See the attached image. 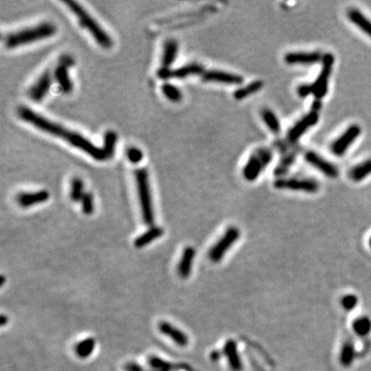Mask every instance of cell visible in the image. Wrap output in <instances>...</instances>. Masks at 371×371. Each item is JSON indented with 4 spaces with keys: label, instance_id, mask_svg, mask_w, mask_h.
I'll list each match as a JSON object with an SVG mask.
<instances>
[{
    "label": "cell",
    "instance_id": "7c38bea8",
    "mask_svg": "<svg viewBox=\"0 0 371 371\" xmlns=\"http://www.w3.org/2000/svg\"><path fill=\"white\" fill-rule=\"evenodd\" d=\"M317 121H319V113L312 111L290 129L287 136L288 142L292 143H296L307 130L314 127Z\"/></svg>",
    "mask_w": 371,
    "mask_h": 371
},
{
    "label": "cell",
    "instance_id": "d6986e66",
    "mask_svg": "<svg viewBox=\"0 0 371 371\" xmlns=\"http://www.w3.org/2000/svg\"><path fill=\"white\" fill-rule=\"evenodd\" d=\"M347 18L360 30H362L371 38V21L358 8L351 7L347 10Z\"/></svg>",
    "mask_w": 371,
    "mask_h": 371
},
{
    "label": "cell",
    "instance_id": "ab89813d",
    "mask_svg": "<svg viewBox=\"0 0 371 371\" xmlns=\"http://www.w3.org/2000/svg\"><path fill=\"white\" fill-rule=\"evenodd\" d=\"M60 63H61V64H64L67 67H69V66H71L73 64L74 61H73V59L69 55H63V56L60 57Z\"/></svg>",
    "mask_w": 371,
    "mask_h": 371
},
{
    "label": "cell",
    "instance_id": "44dd1931",
    "mask_svg": "<svg viewBox=\"0 0 371 371\" xmlns=\"http://www.w3.org/2000/svg\"><path fill=\"white\" fill-rule=\"evenodd\" d=\"M54 79L61 92L69 94L72 91V83L68 76V67L66 65L59 63V65H57L54 70Z\"/></svg>",
    "mask_w": 371,
    "mask_h": 371
},
{
    "label": "cell",
    "instance_id": "30bf717a",
    "mask_svg": "<svg viewBox=\"0 0 371 371\" xmlns=\"http://www.w3.org/2000/svg\"><path fill=\"white\" fill-rule=\"evenodd\" d=\"M361 133V127L357 124H353L333 142L331 144V151L334 155L341 157L348 150V147L358 139V136Z\"/></svg>",
    "mask_w": 371,
    "mask_h": 371
},
{
    "label": "cell",
    "instance_id": "9c48e42d",
    "mask_svg": "<svg viewBox=\"0 0 371 371\" xmlns=\"http://www.w3.org/2000/svg\"><path fill=\"white\" fill-rule=\"evenodd\" d=\"M205 71L204 67L202 64L197 62H192L189 63V64H186L182 67H178L176 69H169V68H164L160 67L157 71V76L158 78H160L162 80H167V79H185L190 76H200Z\"/></svg>",
    "mask_w": 371,
    "mask_h": 371
},
{
    "label": "cell",
    "instance_id": "8992f818",
    "mask_svg": "<svg viewBox=\"0 0 371 371\" xmlns=\"http://www.w3.org/2000/svg\"><path fill=\"white\" fill-rule=\"evenodd\" d=\"M323 66L322 70L316 80L312 83L313 86V95L317 100H321L326 96L328 92V81L331 76L333 64H334V56L330 53H327L323 57Z\"/></svg>",
    "mask_w": 371,
    "mask_h": 371
},
{
    "label": "cell",
    "instance_id": "ffe728a7",
    "mask_svg": "<svg viewBox=\"0 0 371 371\" xmlns=\"http://www.w3.org/2000/svg\"><path fill=\"white\" fill-rule=\"evenodd\" d=\"M224 355L228 360V364L233 371H241L242 362L237 352V345L234 341H228L224 346Z\"/></svg>",
    "mask_w": 371,
    "mask_h": 371
},
{
    "label": "cell",
    "instance_id": "e575fe53",
    "mask_svg": "<svg viewBox=\"0 0 371 371\" xmlns=\"http://www.w3.org/2000/svg\"><path fill=\"white\" fill-rule=\"evenodd\" d=\"M126 156H127V159L129 160V162L133 164H139L143 160V154L139 147L129 146L126 151Z\"/></svg>",
    "mask_w": 371,
    "mask_h": 371
},
{
    "label": "cell",
    "instance_id": "74e56055",
    "mask_svg": "<svg viewBox=\"0 0 371 371\" xmlns=\"http://www.w3.org/2000/svg\"><path fill=\"white\" fill-rule=\"evenodd\" d=\"M297 94L299 95L300 97H306L309 95L313 94V86L312 84H302L300 86L297 88Z\"/></svg>",
    "mask_w": 371,
    "mask_h": 371
},
{
    "label": "cell",
    "instance_id": "1f68e13d",
    "mask_svg": "<svg viewBox=\"0 0 371 371\" xmlns=\"http://www.w3.org/2000/svg\"><path fill=\"white\" fill-rule=\"evenodd\" d=\"M84 192V183L80 177H73L70 183V199L73 202H79L82 200Z\"/></svg>",
    "mask_w": 371,
    "mask_h": 371
},
{
    "label": "cell",
    "instance_id": "6da1fadb",
    "mask_svg": "<svg viewBox=\"0 0 371 371\" xmlns=\"http://www.w3.org/2000/svg\"><path fill=\"white\" fill-rule=\"evenodd\" d=\"M18 114L22 120L28 122L32 126L36 127L39 130L45 131L46 133L52 134L54 136L60 137V139L64 140L71 145L76 146L83 152L90 155L95 160L98 161H104L108 160V157L105 155V152L102 147H98L92 143L88 139L83 136L82 134L68 130L64 127L61 126L60 124L52 122L45 116L38 114L37 113L30 110L27 107H20L18 109Z\"/></svg>",
    "mask_w": 371,
    "mask_h": 371
},
{
    "label": "cell",
    "instance_id": "ee69618b",
    "mask_svg": "<svg viewBox=\"0 0 371 371\" xmlns=\"http://www.w3.org/2000/svg\"><path fill=\"white\" fill-rule=\"evenodd\" d=\"M4 282H5V278H4V277H3V275H2V277H1V285H3Z\"/></svg>",
    "mask_w": 371,
    "mask_h": 371
},
{
    "label": "cell",
    "instance_id": "d6a6232c",
    "mask_svg": "<svg viewBox=\"0 0 371 371\" xmlns=\"http://www.w3.org/2000/svg\"><path fill=\"white\" fill-rule=\"evenodd\" d=\"M148 364L150 366L157 371H171L173 368V365L167 361H164L163 359L158 358L155 356H152L148 358Z\"/></svg>",
    "mask_w": 371,
    "mask_h": 371
},
{
    "label": "cell",
    "instance_id": "7bdbcfd3",
    "mask_svg": "<svg viewBox=\"0 0 371 371\" xmlns=\"http://www.w3.org/2000/svg\"><path fill=\"white\" fill-rule=\"evenodd\" d=\"M7 322V317L4 314H1V326H4Z\"/></svg>",
    "mask_w": 371,
    "mask_h": 371
},
{
    "label": "cell",
    "instance_id": "277c9868",
    "mask_svg": "<svg viewBox=\"0 0 371 371\" xmlns=\"http://www.w3.org/2000/svg\"><path fill=\"white\" fill-rule=\"evenodd\" d=\"M134 176L136 181V189L137 194H139L143 220L145 225L151 226L154 223V209L152 203L150 182H148V173L144 168H139L134 171Z\"/></svg>",
    "mask_w": 371,
    "mask_h": 371
},
{
    "label": "cell",
    "instance_id": "3957f363",
    "mask_svg": "<svg viewBox=\"0 0 371 371\" xmlns=\"http://www.w3.org/2000/svg\"><path fill=\"white\" fill-rule=\"evenodd\" d=\"M64 2L71 9V12L76 14L81 26L89 31L90 34L96 40L99 46L105 49H110L113 46L112 37L101 28V26L96 22V20L90 16L83 6L80 5V3L74 1V0H64Z\"/></svg>",
    "mask_w": 371,
    "mask_h": 371
},
{
    "label": "cell",
    "instance_id": "f546056e",
    "mask_svg": "<svg viewBox=\"0 0 371 371\" xmlns=\"http://www.w3.org/2000/svg\"><path fill=\"white\" fill-rule=\"evenodd\" d=\"M161 90L164 96L171 102H179L183 98V94L181 90L172 84H168V83L163 84Z\"/></svg>",
    "mask_w": 371,
    "mask_h": 371
},
{
    "label": "cell",
    "instance_id": "60d3db41",
    "mask_svg": "<svg viewBox=\"0 0 371 371\" xmlns=\"http://www.w3.org/2000/svg\"><path fill=\"white\" fill-rule=\"evenodd\" d=\"M321 107H322V103H321V101L320 100H315L314 103H313V112H319V110L321 109Z\"/></svg>",
    "mask_w": 371,
    "mask_h": 371
},
{
    "label": "cell",
    "instance_id": "4fadbf2b",
    "mask_svg": "<svg viewBox=\"0 0 371 371\" xmlns=\"http://www.w3.org/2000/svg\"><path fill=\"white\" fill-rule=\"evenodd\" d=\"M52 84L51 71L46 70L40 74V77L28 90V96L33 101L39 102L45 98Z\"/></svg>",
    "mask_w": 371,
    "mask_h": 371
},
{
    "label": "cell",
    "instance_id": "f1b7e54d",
    "mask_svg": "<svg viewBox=\"0 0 371 371\" xmlns=\"http://www.w3.org/2000/svg\"><path fill=\"white\" fill-rule=\"evenodd\" d=\"M116 140H118V136H116V133L114 131L109 130L104 133L102 148L104 150L108 159H111L114 155Z\"/></svg>",
    "mask_w": 371,
    "mask_h": 371
},
{
    "label": "cell",
    "instance_id": "2e32d148",
    "mask_svg": "<svg viewBox=\"0 0 371 371\" xmlns=\"http://www.w3.org/2000/svg\"><path fill=\"white\" fill-rule=\"evenodd\" d=\"M50 194L47 190H40L36 192H21L16 196V200L21 207H30L32 205L46 202Z\"/></svg>",
    "mask_w": 371,
    "mask_h": 371
},
{
    "label": "cell",
    "instance_id": "b9f144b4",
    "mask_svg": "<svg viewBox=\"0 0 371 371\" xmlns=\"http://www.w3.org/2000/svg\"><path fill=\"white\" fill-rule=\"evenodd\" d=\"M220 357H221V353L218 352V351H214V352H211V354H210V359L213 360V361H218Z\"/></svg>",
    "mask_w": 371,
    "mask_h": 371
},
{
    "label": "cell",
    "instance_id": "8d00e7d4",
    "mask_svg": "<svg viewBox=\"0 0 371 371\" xmlns=\"http://www.w3.org/2000/svg\"><path fill=\"white\" fill-rule=\"evenodd\" d=\"M358 304V298L356 295L348 294L342 297V305L345 311H352Z\"/></svg>",
    "mask_w": 371,
    "mask_h": 371
},
{
    "label": "cell",
    "instance_id": "603a6c76",
    "mask_svg": "<svg viewBox=\"0 0 371 371\" xmlns=\"http://www.w3.org/2000/svg\"><path fill=\"white\" fill-rule=\"evenodd\" d=\"M163 229L160 227H152L145 231L143 234L137 237L134 240V246L137 249H142L147 245H150L151 242L156 240L157 238L161 237L163 235Z\"/></svg>",
    "mask_w": 371,
    "mask_h": 371
},
{
    "label": "cell",
    "instance_id": "f35d334b",
    "mask_svg": "<svg viewBox=\"0 0 371 371\" xmlns=\"http://www.w3.org/2000/svg\"><path fill=\"white\" fill-rule=\"evenodd\" d=\"M124 371H143V368L135 362L126 363L123 367Z\"/></svg>",
    "mask_w": 371,
    "mask_h": 371
},
{
    "label": "cell",
    "instance_id": "4dcf8cb0",
    "mask_svg": "<svg viewBox=\"0 0 371 371\" xmlns=\"http://www.w3.org/2000/svg\"><path fill=\"white\" fill-rule=\"evenodd\" d=\"M354 331L360 336H366L371 332V321L367 316L358 317L353 323Z\"/></svg>",
    "mask_w": 371,
    "mask_h": 371
},
{
    "label": "cell",
    "instance_id": "f6af8a7d",
    "mask_svg": "<svg viewBox=\"0 0 371 371\" xmlns=\"http://www.w3.org/2000/svg\"><path fill=\"white\" fill-rule=\"evenodd\" d=\"M369 246H370V248H371V237H370V239H369Z\"/></svg>",
    "mask_w": 371,
    "mask_h": 371
},
{
    "label": "cell",
    "instance_id": "5b68a950",
    "mask_svg": "<svg viewBox=\"0 0 371 371\" xmlns=\"http://www.w3.org/2000/svg\"><path fill=\"white\" fill-rule=\"evenodd\" d=\"M272 160V152L267 147H259L254 152L247 164L243 167L242 174L247 181L253 182L259 177L261 172Z\"/></svg>",
    "mask_w": 371,
    "mask_h": 371
},
{
    "label": "cell",
    "instance_id": "83f0119b",
    "mask_svg": "<svg viewBox=\"0 0 371 371\" xmlns=\"http://www.w3.org/2000/svg\"><path fill=\"white\" fill-rule=\"evenodd\" d=\"M355 358H356V349H355L354 344L351 342H345L342 348L341 357H339L342 365L344 367L351 366L354 362Z\"/></svg>",
    "mask_w": 371,
    "mask_h": 371
},
{
    "label": "cell",
    "instance_id": "d4e9b609",
    "mask_svg": "<svg viewBox=\"0 0 371 371\" xmlns=\"http://www.w3.org/2000/svg\"><path fill=\"white\" fill-rule=\"evenodd\" d=\"M261 116L263 121L266 124L268 127V129L273 133V134H279L281 132V123L278 119L277 114H275L271 110L269 109H264L261 112Z\"/></svg>",
    "mask_w": 371,
    "mask_h": 371
},
{
    "label": "cell",
    "instance_id": "e0dca14e",
    "mask_svg": "<svg viewBox=\"0 0 371 371\" xmlns=\"http://www.w3.org/2000/svg\"><path fill=\"white\" fill-rule=\"evenodd\" d=\"M159 330L165 336L169 337L171 341L176 343L178 346L185 347L189 343V338L186 333H184L182 330H179L178 328L169 324L168 322H161L159 324Z\"/></svg>",
    "mask_w": 371,
    "mask_h": 371
},
{
    "label": "cell",
    "instance_id": "836d02e7",
    "mask_svg": "<svg viewBox=\"0 0 371 371\" xmlns=\"http://www.w3.org/2000/svg\"><path fill=\"white\" fill-rule=\"evenodd\" d=\"M81 202H82L83 213L85 215H87V216L92 215L93 211H94V201H93L92 194L88 193V192L85 193L82 197Z\"/></svg>",
    "mask_w": 371,
    "mask_h": 371
},
{
    "label": "cell",
    "instance_id": "5bb4252c",
    "mask_svg": "<svg viewBox=\"0 0 371 371\" xmlns=\"http://www.w3.org/2000/svg\"><path fill=\"white\" fill-rule=\"evenodd\" d=\"M324 55L321 52H291L285 54V62L287 64H315V63L323 60Z\"/></svg>",
    "mask_w": 371,
    "mask_h": 371
},
{
    "label": "cell",
    "instance_id": "7402d4cb",
    "mask_svg": "<svg viewBox=\"0 0 371 371\" xmlns=\"http://www.w3.org/2000/svg\"><path fill=\"white\" fill-rule=\"evenodd\" d=\"M178 51L177 41L172 38H168L165 40L163 45V53L161 59V67L169 68L176 59Z\"/></svg>",
    "mask_w": 371,
    "mask_h": 371
},
{
    "label": "cell",
    "instance_id": "9a60e30c",
    "mask_svg": "<svg viewBox=\"0 0 371 371\" xmlns=\"http://www.w3.org/2000/svg\"><path fill=\"white\" fill-rule=\"evenodd\" d=\"M201 79L205 82H216L227 85H241L243 83L242 77L238 74L218 69H205V71L201 74Z\"/></svg>",
    "mask_w": 371,
    "mask_h": 371
},
{
    "label": "cell",
    "instance_id": "d590c367",
    "mask_svg": "<svg viewBox=\"0 0 371 371\" xmlns=\"http://www.w3.org/2000/svg\"><path fill=\"white\" fill-rule=\"evenodd\" d=\"M294 160H295V153L291 154L288 157H285L284 160L280 163L279 167L275 169V173H277V175L284 174L285 171H287L288 169L291 167V165L293 164Z\"/></svg>",
    "mask_w": 371,
    "mask_h": 371
},
{
    "label": "cell",
    "instance_id": "cb8c5ba5",
    "mask_svg": "<svg viewBox=\"0 0 371 371\" xmlns=\"http://www.w3.org/2000/svg\"><path fill=\"white\" fill-rule=\"evenodd\" d=\"M371 174V159H367V160L359 163L355 167H353L349 171V177L352 181L358 183L361 182L362 179L366 178L368 175Z\"/></svg>",
    "mask_w": 371,
    "mask_h": 371
},
{
    "label": "cell",
    "instance_id": "ac0fdd59",
    "mask_svg": "<svg viewBox=\"0 0 371 371\" xmlns=\"http://www.w3.org/2000/svg\"><path fill=\"white\" fill-rule=\"evenodd\" d=\"M195 249L193 247H187L183 254L181 260L178 262V266H177V272L178 275L182 279H187L190 277L191 272H192V267H193V262L195 258Z\"/></svg>",
    "mask_w": 371,
    "mask_h": 371
},
{
    "label": "cell",
    "instance_id": "52a82bcc",
    "mask_svg": "<svg viewBox=\"0 0 371 371\" xmlns=\"http://www.w3.org/2000/svg\"><path fill=\"white\" fill-rule=\"evenodd\" d=\"M274 187L280 190L302 191L305 193H316L320 190V184L315 179L299 177L279 178L274 182Z\"/></svg>",
    "mask_w": 371,
    "mask_h": 371
},
{
    "label": "cell",
    "instance_id": "484cf974",
    "mask_svg": "<svg viewBox=\"0 0 371 371\" xmlns=\"http://www.w3.org/2000/svg\"><path fill=\"white\" fill-rule=\"evenodd\" d=\"M263 86H264V84L262 81L252 82L251 84L247 85V86L237 89L234 92V94H233V96H234L236 100H241L248 96H251V95L253 94L259 92L263 88Z\"/></svg>",
    "mask_w": 371,
    "mask_h": 371
},
{
    "label": "cell",
    "instance_id": "7a4b0ae2",
    "mask_svg": "<svg viewBox=\"0 0 371 371\" xmlns=\"http://www.w3.org/2000/svg\"><path fill=\"white\" fill-rule=\"evenodd\" d=\"M56 33V27L49 22H42L33 27L21 29L4 36V44L8 49H14L53 36Z\"/></svg>",
    "mask_w": 371,
    "mask_h": 371
},
{
    "label": "cell",
    "instance_id": "4316f807",
    "mask_svg": "<svg viewBox=\"0 0 371 371\" xmlns=\"http://www.w3.org/2000/svg\"><path fill=\"white\" fill-rule=\"evenodd\" d=\"M95 344H96V342H95V339L92 338V337H89L87 339H85V341L80 342L76 345V348H74V351H76V354H77V356L79 358H81V359H87L94 352Z\"/></svg>",
    "mask_w": 371,
    "mask_h": 371
},
{
    "label": "cell",
    "instance_id": "ba28073f",
    "mask_svg": "<svg viewBox=\"0 0 371 371\" xmlns=\"http://www.w3.org/2000/svg\"><path fill=\"white\" fill-rule=\"evenodd\" d=\"M239 236H240V231L237 228L229 227L226 230L225 234L220 238V240L213 248L210 249L208 253L209 259L215 263L220 262L223 258H224L225 254L228 252V250L234 245L235 241L239 238Z\"/></svg>",
    "mask_w": 371,
    "mask_h": 371
},
{
    "label": "cell",
    "instance_id": "8fae6325",
    "mask_svg": "<svg viewBox=\"0 0 371 371\" xmlns=\"http://www.w3.org/2000/svg\"><path fill=\"white\" fill-rule=\"evenodd\" d=\"M304 158H305V160L309 162L313 167L316 168L317 171L323 172L326 176L331 177V178H336L339 175L338 168L333 163L326 160L325 158H323L319 154H316L315 152H313V151L306 152Z\"/></svg>",
    "mask_w": 371,
    "mask_h": 371
}]
</instances>
